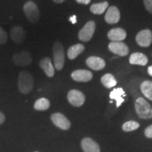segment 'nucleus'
Instances as JSON below:
<instances>
[{"mask_svg":"<svg viewBox=\"0 0 152 152\" xmlns=\"http://www.w3.org/2000/svg\"><path fill=\"white\" fill-rule=\"evenodd\" d=\"M34 87V80L31 74L23 71L18 75V88L23 94H28Z\"/></svg>","mask_w":152,"mask_h":152,"instance_id":"nucleus-1","label":"nucleus"},{"mask_svg":"<svg viewBox=\"0 0 152 152\" xmlns=\"http://www.w3.org/2000/svg\"><path fill=\"white\" fill-rule=\"evenodd\" d=\"M136 113L140 118H152V107L148 102L142 97H139L134 103Z\"/></svg>","mask_w":152,"mask_h":152,"instance_id":"nucleus-2","label":"nucleus"},{"mask_svg":"<svg viewBox=\"0 0 152 152\" xmlns=\"http://www.w3.org/2000/svg\"><path fill=\"white\" fill-rule=\"evenodd\" d=\"M54 52V63L56 70L60 71L64 66L65 63V53H64V47L59 42H56L53 48Z\"/></svg>","mask_w":152,"mask_h":152,"instance_id":"nucleus-3","label":"nucleus"},{"mask_svg":"<svg viewBox=\"0 0 152 152\" xmlns=\"http://www.w3.org/2000/svg\"><path fill=\"white\" fill-rule=\"evenodd\" d=\"M23 11L26 17L31 23H37L39 19V11L37 6L33 1H28L23 6Z\"/></svg>","mask_w":152,"mask_h":152,"instance_id":"nucleus-4","label":"nucleus"},{"mask_svg":"<svg viewBox=\"0 0 152 152\" xmlns=\"http://www.w3.org/2000/svg\"><path fill=\"white\" fill-rule=\"evenodd\" d=\"M96 24L94 21L90 20L85 25L84 27L80 30L78 33V37L81 41L88 42L90 41L94 35Z\"/></svg>","mask_w":152,"mask_h":152,"instance_id":"nucleus-5","label":"nucleus"},{"mask_svg":"<svg viewBox=\"0 0 152 152\" xmlns=\"http://www.w3.org/2000/svg\"><path fill=\"white\" fill-rule=\"evenodd\" d=\"M68 100L69 103L76 107L83 106L85 102L84 94L77 90H71L68 93Z\"/></svg>","mask_w":152,"mask_h":152,"instance_id":"nucleus-6","label":"nucleus"},{"mask_svg":"<svg viewBox=\"0 0 152 152\" xmlns=\"http://www.w3.org/2000/svg\"><path fill=\"white\" fill-rule=\"evenodd\" d=\"M52 123L58 128L64 130H68L71 128V122L64 114L61 113H55L51 115Z\"/></svg>","mask_w":152,"mask_h":152,"instance_id":"nucleus-7","label":"nucleus"},{"mask_svg":"<svg viewBox=\"0 0 152 152\" xmlns=\"http://www.w3.org/2000/svg\"><path fill=\"white\" fill-rule=\"evenodd\" d=\"M137 43L142 47H148L152 42V33L149 29L142 30L136 36Z\"/></svg>","mask_w":152,"mask_h":152,"instance_id":"nucleus-8","label":"nucleus"},{"mask_svg":"<svg viewBox=\"0 0 152 152\" xmlns=\"http://www.w3.org/2000/svg\"><path fill=\"white\" fill-rule=\"evenodd\" d=\"M109 49L112 53L121 56H127L129 53L128 47L122 42H111L109 45Z\"/></svg>","mask_w":152,"mask_h":152,"instance_id":"nucleus-9","label":"nucleus"},{"mask_svg":"<svg viewBox=\"0 0 152 152\" xmlns=\"http://www.w3.org/2000/svg\"><path fill=\"white\" fill-rule=\"evenodd\" d=\"M14 64L18 66H26L30 65L32 63V56L28 52H22L18 54H15L12 58Z\"/></svg>","mask_w":152,"mask_h":152,"instance_id":"nucleus-10","label":"nucleus"},{"mask_svg":"<svg viewBox=\"0 0 152 152\" xmlns=\"http://www.w3.org/2000/svg\"><path fill=\"white\" fill-rule=\"evenodd\" d=\"M11 38L15 43H23L26 39V32L20 26H14L10 30Z\"/></svg>","mask_w":152,"mask_h":152,"instance_id":"nucleus-11","label":"nucleus"},{"mask_svg":"<svg viewBox=\"0 0 152 152\" xmlns=\"http://www.w3.org/2000/svg\"><path fill=\"white\" fill-rule=\"evenodd\" d=\"M93 74L92 72L87 70H76L71 73V77L73 80L76 82H86L90 81L92 79Z\"/></svg>","mask_w":152,"mask_h":152,"instance_id":"nucleus-12","label":"nucleus"},{"mask_svg":"<svg viewBox=\"0 0 152 152\" xmlns=\"http://www.w3.org/2000/svg\"><path fill=\"white\" fill-rule=\"evenodd\" d=\"M121 18V14L119 9L116 7H110L107 9L105 15V20L109 24L117 23Z\"/></svg>","mask_w":152,"mask_h":152,"instance_id":"nucleus-13","label":"nucleus"},{"mask_svg":"<svg viewBox=\"0 0 152 152\" xmlns=\"http://www.w3.org/2000/svg\"><path fill=\"white\" fill-rule=\"evenodd\" d=\"M81 147L84 152H100V147L97 142L90 137L82 140Z\"/></svg>","mask_w":152,"mask_h":152,"instance_id":"nucleus-14","label":"nucleus"},{"mask_svg":"<svg viewBox=\"0 0 152 152\" xmlns=\"http://www.w3.org/2000/svg\"><path fill=\"white\" fill-rule=\"evenodd\" d=\"M86 64L88 67L94 71H100L104 69L106 66V62L103 58L98 56H90L87 58Z\"/></svg>","mask_w":152,"mask_h":152,"instance_id":"nucleus-15","label":"nucleus"},{"mask_svg":"<svg viewBox=\"0 0 152 152\" xmlns=\"http://www.w3.org/2000/svg\"><path fill=\"white\" fill-rule=\"evenodd\" d=\"M125 30L121 28H115L110 30L108 33V37L112 42H121L126 38Z\"/></svg>","mask_w":152,"mask_h":152,"instance_id":"nucleus-16","label":"nucleus"},{"mask_svg":"<svg viewBox=\"0 0 152 152\" xmlns=\"http://www.w3.org/2000/svg\"><path fill=\"white\" fill-rule=\"evenodd\" d=\"M129 62L132 65L146 66L148 63V58L145 54L142 53H132L129 58Z\"/></svg>","mask_w":152,"mask_h":152,"instance_id":"nucleus-17","label":"nucleus"},{"mask_svg":"<svg viewBox=\"0 0 152 152\" xmlns=\"http://www.w3.org/2000/svg\"><path fill=\"white\" fill-rule=\"evenodd\" d=\"M39 66L49 77H52L54 75V67L52 65V61L48 57H45L39 61Z\"/></svg>","mask_w":152,"mask_h":152,"instance_id":"nucleus-18","label":"nucleus"},{"mask_svg":"<svg viewBox=\"0 0 152 152\" xmlns=\"http://www.w3.org/2000/svg\"><path fill=\"white\" fill-rule=\"evenodd\" d=\"M85 47L82 44H77V45H73L68 50V58L71 60L75 59L76 57L80 54L81 53H83Z\"/></svg>","mask_w":152,"mask_h":152,"instance_id":"nucleus-19","label":"nucleus"},{"mask_svg":"<svg viewBox=\"0 0 152 152\" xmlns=\"http://www.w3.org/2000/svg\"><path fill=\"white\" fill-rule=\"evenodd\" d=\"M123 96H125L124 90L121 87L119 88H115L112 92L110 93V98L111 99H115L116 101L117 107H119L121 104L124 102V99Z\"/></svg>","mask_w":152,"mask_h":152,"instance_id":"nucleus-20","label":"nucleus"},{"mask_svg":"<svg viewBox=\"0 0 152 152\" xmlns=\"http://www.w3.org/2000/svg\"><path fill=\"white\" fill-rule=\"evenodd\" d=\"M101 82L102 85L108 89L112 88L117 85L116 80L111 73H106L103 75V77H102V79H101Z\"/></svg>","mask_w":152,"mask_h":152,"instance_id":"nucleus-21","label":"nucleus"},{"mask_svg":"<svg viewBox=\"0 0 152 152\" xmlns=\"http://www.w3.org/2000/svg\"><path fill=\"white\" fill-rule=\"evenodd\" d=\"M140 90L148 99L152 101V82L149 80L144 81L140 85Z\"/></svg>","mask_w":152,"mask_h":152,"instance_id":"nucleus-22","label":"nucleus"},{"mask_svg":"<svg viewBox=\"0 0 152 152\" xmlns=\"http://www.w3.org/2000/svg\"><path fill=\"white\" fill-rule=\"evenodd\" d=\"M108 7H109L108 1L94 4L90 7V11L94 14H102L107 9Z\"/></svg>","mask_w":152,"mask_h":152,"instance_id":"nucleus-23","label":"nucleus"},{"mask_svg":"<svg viewBox=\"0 0 152 152\" xmlns=\"http://www.w3.org/2000/svg\"><path fill=\"white\" fill-rule=\"evenodd\" d=\"M50 106V102L46 98H40L37 99L34 104V108L37 111H45Z\"/></svg>","mask_w":152,"mask_h":152,"instance_id":"nucleus-24","label":"nucleus"},{"mask_svg":"<svg viewBox=\"0 0 152 152\" xmlns=\"http://www.w3.org/2000/svg\"><path fill=\"white\" fill-rule=\"evenodd\" d=\"M139 128H140V123L134 121L125 122L122 126L123 130L125 132H132V131L137 130Z\"/></svg>","mask_w":152,"mask_h":152,"instance_id":"nucleus-25","label":"nucleus"},{"mask_svg":"<svg viewBox=\"0 0 152 152\" xmlns=\"http://www.w3.org/2000/svg\"><path fill=\"white\" fill-rule=\"evenodd\" d=\"M7 34L3 28L0 27V45H2L7 42Z\"/></svg>","mask_w":152,"mask_h":152,"instance_id":"nucleus-26","label":"nucleus"},{"mask_svg":"<svg viewBox=\"0 0 152 152\" xmlns=\"http://www.w3.org/2000/svg\"><path fill=\"white\" fill-rule=\"evenodd\" d=\"M144 4L146 9L152 14V0H144Z\"/></svg>","mask_w":152,"mask_h":152,"instance_id":"nucleus-27","label":"nucleus"},{"mask_svg":"<svg viewBox=\"0 0 152 152\" xmlns=\"http://www.w3.org/2000/svg\"><path fill=\"white\" fill-rule=\"evenodd\" d=\"M144 135L147 138L152 139V125L148 126L144 130Z\"/></svg>","mask_w":152,"mask_h":152,"instance_id":"nucleus-28","label":"nucleus"},{"mask_svg":"<svg viewBox=\"0 0 152 152\" xmlns=\"http://www.w3.org/2000/svg\"><path fill=\"white\" fill-rule=\"evenodd\" d=\"M77 3L83 4H88L90 3L91 0H76Z\"/></svg>","mask_w":152,"mask_h":152,"instance_id":"nucleus-29","label":"nucleus"},{"mask_svg":"<svg viewBox=\"0 0 152 152\" xmlns=\"http://www.w3.org/2000/svg\"><path fill=\"white\" fill-rule=\"evenodd\" d=\"M69 20L73 24H75V23H76V22H77V17H76L75 15H73V16H71L69 18Z\"/></svg>","mask_w":152,"mask_h":152,"instance_id":"nucleus-30","label":"nucleus"},{"mask_svg":"<svg viewBox=\"0 0 152 152\" xmlns=\"http://www.w3.org/2000/svg\"><path fill=\"white\" fill-rule=\"evenodd\" d=\"M4 121H5L4 115L1 112H0V125L2 124V123L4 122Z\"/></svg>","mask_w":152,"mask_h":152,"instance_id":"nucleus-31","label":"nucleus"},{"mask_svg":"<svg viewBox=\"0 0 152 152\" xmlns=\"http://www.w3.org/2000/svg\"><path fill=\"white\" fill-rule=\"evenodd\" d=\"M148 73H149L151 76H152V66H150L148 68Z\"/></svg>","mask_w":152,"mask_h":152,"instance_id":"nucleus-32","label":"nucleus"},{"mask_svg":"<svg viewBox=\"0 0 152 152\" xmlns=\"http://www.w3.org/2000/svg\"><path fill=\"white\" fill-rule=\"evenodd\" d=\"M53 1H54L55 3L59 4V3H62V2H64V1H65V0H53Z\"/></svg>","mask_w":152,"mask_h":152,"instance_id":"nucleus-33","label":"nucleus"},{"mask_svg":"<svg viewBox=\"0 0 152 152\" xmlns=\"http://www.w3.org/2000/svg\"><path fill=\"white\" fill-rule=\"evenodd\" d=\"M35 152H38V151H35Z\"/></svg>","mask_w":152,"mask_h":152,"instance_id":"nucleus-34","label":"nucleus"}]
</instances>
